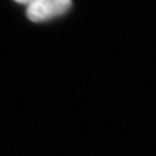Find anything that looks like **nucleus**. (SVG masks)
Returning <instances> with one entry per match:
<instances>
[{
    "label": "nucleus",
    "instance_id": "nucleus-1",
    "mask_svg": "<svg viewBox=\"0 0 156 156\" xmlns=\"http://www.w3.org/2000/svg\"><path fill=\"white\" fill-rule=\"evenodd\" d=\"M71 5V0H36L27 5L26 13L32 22H44L61 16Z\"/></svg>",
    "mask_w": 156,
    "mask_h": 156
},
{
    "label": "nucleus",
    "instance_id": "nucleus-2",
    "mask_svg": "<svg viewBox=\"0 0 156 156\" xmlns=\"http://www.w3.org/2000/svg\"><path fill=\"white\" fill-rule=\"evenodd\" d=\"M16 1L18 4H22V5H29L30 4H31L32 2L36 1V0H14Z\"/></svg>",
    "mask_w": 156,
    "mask_h": 156
}]
</instances>
